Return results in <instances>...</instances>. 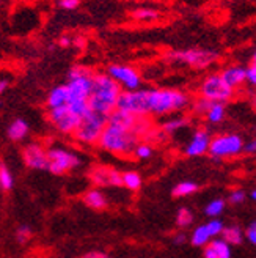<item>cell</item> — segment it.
<instances>
[{
  "label": "cell",
  "mask_w": 256,
  "mask_h": 258,
  "mask_svg": "<svg viewBox=\"0 0 256 258\" xmlns=\"http://www.w3.org/2000/svg\"><path fill=\"white\" fill-rule=\"evenodd\" d=\"M146 129V117H135V115L115 109L107 117V124L98 140V145L109 153L129 156L137 147L140 136Z\"/></svg>",
  "instance_id": "1"
},
{
  "label": "cell",
  "mask_w": 256,
  "mask_h": 258,
  "mask_svg": "<svg viewBox=\"0 0 256 258\" xmlns=\"http://www.w3.org/2000/svg\"><path fill=\"white\" fill-rule=\"evenodd\" d=\"M120 93H121V87L107 73L93 74L92 93H90L87 101L90 110L109 117L117 109Z\"/></svg>",
  "instance_id": "2"
},
{
  "label": "cell",
  "mask_w": 256,
  "mask_h": 258,
  "mask_svg": "<svg viewBox=\"0 0 256 258\" xmlns=\"http://www.w3.org/2000/svg\"><path fill=\"white\" fill-rule=\"evenodd\" d=\"M192 99L186 92L175 88H146L148 115H167L189 109Z\"/></svg>",
  "instance_id": "3"
},
{
  "label": "cell",
  "mask_w": 256,
  "mask_h": 258,
  "mask_svg": "<svg viewBox=\"0 0 256 258\" xmlns=\"http://www.w3.org/2000/svg\"><path fill=\"white\" fill-rule=\"evenodd\" d=\"M106 124H107L106 115L88 110L83 117H80L72 136L75 140L80 142V144H83V145H96L102 131H104Z\"/></svg>",
  "instance_id": "4"
},
{
  "label": "cell",
  "mask_w": 256,
  "mask_h": 258,
  "mask_svg": "<svg viewBox=\"0 0 256 258\" xmlns=\"http://www.w3.org/2000/svg\"><path fill=\"white\" fill-rule=\"evenodd\" d=\"M167 58L181 63L190 68L197 70H204L209 68L211 64H214L219 60V52L211 49H201V47H190V49H179V50H172L167 54Z\"/></svg>",
  "instance_id": "5"
},
{
  "label": "cell",
  "mask_w": 256,
  "mask_h": 258,
  "mask_svg": "<svg viewBox=\"0 0 256 258\" xmlns=\"http://www.w3.org/2000/svg\"><path fill=\"white\" fill-rule=\"evenodd\" d=\"M93 71L88 67L77 64L69 70L68 77L69 81L66 84L68 88V102L74 101H88V96L92 93V84H93Z\"/></svg>",
  "instance_id": "6"
},
{
  "label": "cell",
  "mask_w": 256,
  "mask_h": 258,
  "mask_svg": "<svg viewBox=\"0 0 256 258\" xmlns=\"http://www.w3.org/2000/svg\"><path fill=\"white\" fill-rule=\"evenodd\" d=\"M200 96L209 99L212 102H229L236 96V90L229 87L219 73H212L206 76L200 84Z\"/></svg>",
  "instance_id": "7"
},
{
  "label": "cell",
  "mask_w": 256,
  "mask_h": 258,
  "mask_svg": "<svg viewBox=\"0 0 256 258\" xmlns=\"http://www.w3.org/2000/svg\"><path fill=\"white\" fill-rule=\"evenodd\" d=\"M242 147H244V139L239 134H220L211 137L208 153L214 159H228L239 156Z\"/></svg>",
  "instance_id": "8"
},
{
  "label": "cell",
  "mask_w": 256,
  "mask_h": 258,
  "mask_svg": "<svg viewBox=\"0 0 256 258\" xmlns=\"http://www.w3.org/2000/svg\"><path fill=\"white\" fill-rule=\"evenodd\" d=\"M47 159H49L47 172L54 175L68 173L69 170L80 165V158L77 154H74L66 148H58V147L47 150Z\"/></svg>",
  "instance_id": "9"
},
{
  "label": "cell",
  "mask_w": 256,
  "mask_h": 258,
  "mask_svg": "<svg viewBox=\"0 0 256 258\" xmlns=\"http://www.w3.org/2000/svg\"><path fill=\"white\" fill-rule=\"evenodd\" d=\"M117 109L127 112L135 117H148V107H146V88L142 90H132V92H126L121 90L118 96Z\"/></svg>",
  "instance_id": "10"
},
{
  "label": "cell",
  "mask_w": 256,
  "mask_h": 258,
  "mask_svg": "<svg viewBox=\"0 0 256 258\" xmlns=\"http://www.w3.org/2000/svg\"><path fill=\"white\" fill-rule=\"evenodd\" d=\"M107 74L121 87V90H126V92L142 88V82H143L142 74L134 67H131V64H121V63L110 64Z\"/></svg>",
  "instance_id": "11"
},
{
  "label": "cell",
  "mask_w": 256,
  "mask_h": 258,
  "mask_svg": "<svg viewBox=\"0 0 256 258\" xmlns=\"http://www.w3.org/2000/svg\"><path fill=\"white\" fill-rule=\"evenodd\" d=\"M49 121L52 123V126L57 129L61 134H72L75 126H77L80 117L75 115L68 104L60 106V107H54L49 109Z\"/></svg>",
  "instance_id": "12"
},
{
  "label": "cell",
  "mask_w": 256,
  "mask_h": 258,
  "mask_svg": "<svg viewBox=\"0 0 256 258\" xmlns=\"http://www.w3.org/2000/svg\"><path fill=\"white\" fill-rule=\"evenodd\" d=\"M22 158L25 165L29 169L33 170H47L49 159H47V150L40 145V144H30L24 148L22 151Z\"/></svg>",
  "instance_id": "13"
},
{
  "label": "cell",
  "mask_w": 256,
  "mask_h": 258,
  "mask_svg": "<svg viewBox=\"0 0 256 258\" xmlns=\"http://www.w3.org/2000/svg\"><path fill=\"white\" fill-rule=\"evenodd\" d=\"M209 144H211V136L206 129H198V131L194 133L192 139L189 140V144L186 147V154L190 158H197V156H203L206 154L209 150Z\"/></svg>",
  "instance_id": "14"
},
{
  "label": "cell",
  "mask_w": 256,
  "mask_h": 258,
  "mask_svg": "<svg viewBox=\"0 0 256 258\" xmlns=\"http://www.w3.org/2000/svg\"><path fill=\"white\" fill-rule=\"evenodd\" d=\"M222 79L234 90H239L245 84V68L240 64H229V67L223 68L222 73H219Z\"/></svg>",
  "instance_id": "15"
},
{
  "label": "cell",
  "mask_w": 256,
  "mask_h": 258,
  "mask_svg": "<svg viewBox=\"0 0 256 258\" xmlns=\"http://www.w3.org/2000/svg\"><path fill=\"white\" fill-rule=\"evenodd\" d=\"M46 104L49 109H54V107H60V106H65L68 104V88L66 84L63 85H57L49 92L47 99H46Z\"/></svg>",
  "instance_id": "16"
},
{
  "label": "cell",
  "mask_w": 256,
  "mask_h": 258,
  "mask_svg": "<svg viewBox=\"0 0 256 258\" xmlns=\"http://www.w3.org/2000/svg\"><path fill=\"white\" fill-rule=\"evenodd\" d=\"M29 131H30L29 123L25 121V120H22V118H16L15 121H11V123H10L7 133H8V137H10L11 140L21 142V140H24L25 137H27Z\"/></svg>",
  "instance_id": "17"
},
{
  "label": "cell",
  "mask_w": 256,
  "mask_h": 258,
  "mask_svg": "<svg viewBox=\"0 0 256 258\" xmlns=\"http://www.w3.org/2000/svg\"><path fill=\"white\" fill-rule=\"evenodd\" d=\"M160 16L162 13L157 8H149V7H140L131 13V18L137 22H154Z\"/></svg>",
  "instance_id": "18"
},
{
  "label": "cell",
  "mask_w": 256,
  "mask_h": 258,
  "mask_svg": "<svg viewBox=\"0 0 256 258\" xmlns=\"http://www.w3.org/2000/svg\"><path fill=\"white\" fill-rule=\"evenodd\" d=\"M83 202L87 206H90V208H93V210H104L106 206H107V199L106 196L102 194L101 190L98 189H93V190H90L85 194V197H83Z\"/></svg>",
  "instance_id": "19"
},
{
  "label": "cell",
  "mask_w": 256,
  "mask_h": 258,
  "mask_svg": "<svg viewBox=\"0 0 256 258\" xmlns=\"http://www.w3.org/2000/svg\"><path fill=\"white\" fill-rule=\"evenodd\" d=\"M204 117H206V120L211 124H219L226 117V106L223 104V102H212L208 109V112L204 113Z\"/></svg>",
  "instance_id": "20"
},
{
  "label": "cell",
  "mask_w": 256,
  "mask_h": 258,
  "mask_svg": "<svg viewBox=\"0 0 256 258\" xmlns=\"http://www.w3.org/2000/svg\"><path fill=\"white\" fill-rule=\"evenodd\" d=\"M220 235H222V239L226 241L229 246H237V244H240L242 239H244V233H242L240 228L237 225L223 227Z\"/></svg>",
  "instance_id": "21"
},
{
  "label": "cell",
  "mask_w": 256,
  "mask_h": 258,
  "mask_svg": "<svg viewBox=\"0 0 256 258\" xmlns=\"http://www.w3.org/2000/svg\"><path fill=\"white\" fill-rule=\"evenodd\" d=\"M211 239L212 238H211L209 231L206 228V224L197 227L194 230V233H192V236H190V242L194 244V246H197V247H204Z\"/></svg>",
  "instance_id": "22"
},
{
  "label": "cell",
  "mask_w": 256,
  "mask_h": 258,
  "mask_svg": "<svg viewBox=\"0 0 256 258\" xmlns=\"http://www.w3.org/2000/svg\"><path fill=\"white\" fill-rule=\"evenodd\" d=\"M208 244L212 247L215 258H231V247L222 238H215V239L212 238Z\"/></svg>",
  "instance_id": "23"
},
{
  "label": "cell",
  "mask_w": 256,
  "mask_h": 258,
  "mask_svg": "<svg viewBox=\"0 0 256 258\" xmlns=\"http://www.w3.org/2000/svg\"><path fill=\"white\" fill-rule=\"evenodd\" d=\"M121 186L131 190H138L142 187V176L137 172H124L121 173Z\"/></svg>",
  "instance_id": "24"
},
{
  "label": "cell",
  "mask_w": 256,
  "mask_h": 258,
  "mask_svg": "<svg viewBox=\"0 0 256 258\" xmlns=\"http://www.w3.org/2000/svg\"><path fill=\"white\" fill-rule=\"evenodd\" d=\"M189 124V118L186 117H175V118H170L167 120L163 124H162V129L165 134H175L178 133L179 129H183Z\"/></svg>",
  "instance_id": "25"
},
{
  "label": "cell",
  "mask_w": 256,
  "mask_h": 258,
  "mask_svg": "<svg viewBox=\"0 0 256 258\" xmlns=\"http://www.w3.org/2000/svg\"><path fill=\"white\" fill-rule=\"evenodd\" d=\"M110 172L112 169H107V167H96L92 172L93 183L98 186H110Z\"/></svg>",
  "instance_id": "26"
},
{
  "label": "cell",
  "mask_w": 256,
  "mask_h": 258,
  "mask_svg": "<svg viewBox=\"0 0 256 258\" xmlns=\"http://www.w3.org/2000/svg\"><path fill=\"white\" fill-rule=\"evenodd\" d=\"M198 190V184L194 183V181H183L175 186L173 189V196L175 197H187V196H192V194H195Z\"/></svg>",
  "instance_id": "27"
},
{
  "label": "cell",
  "mask_w": 256,
  "mask_h": 258,
  "mask_svg": "<svg viewBox=\"0 0 256 258\" xmlns=\"http://www.w3.org/2000/svg\"><path fill=\"white\" fill-rule=\"evenodd\" d=\"M15 186V178H13L8 167L0 162V189L2 190H11Z\"/></svg>",
  "instance_id": "28"
},
{
  "label": "cell",
  "mask_w": 256,
  "mask_h": 258,
  "mask_svg": "<svg viewBox=\"0 0 256 258\" xmlns=\"http://www.w3.org/2000/svg\"><path fill=\"white\" fill-rule=\"evenodd\" d=\"M192 222H194V214H192V211L189 208H181V210L178 211V214H176V224H178V227L186 228Z\"/></svg>",
  "instance_id": "29"
},
{
  "label": "cell",
  "mask_w": 256,
  "mask_h": 258,
  "mask_svg": "<svg viewBox=\"0 0 256 258\" xmlns=\"http://www.w3.org/2000/svg\"><path fill=\"white\" fill-rule=\"evenodd\" d=\"M223 210H225V200L215 199L211 203H208V206H206V214L214 219L217 216H220L223 213Z\"/></svg>",
  "instance_id": "30"
},
{
  "label": "cell",
  "mask_w": 256,
  "mask_h": 258,
  "mask_svg": "<svg viewBox=\"0 0 256 258\" xmlns=\"http://www.w3.org/2000/svg\"><path fill=\"white\" fill-rule=\"evenodd\" d=\"M132 154L137 159H149L152 156V147L149 144H137V147L134 148Z\"/></svg>",
  "instance_id": "31"
},
{
  "label": "cell",
  "mask_w": 256,
  "mask_h": 258,
  "mask_svg": "<svg viewBox=\"0 0 256 258\" xmlns=\"http://www.w3.org/2000/svg\"><path fill=\"white\" fill-rule=\"evenodd\" d=\"M212 104V101H209V99H204V98H197L194 102L190 104V107H192V110H194L197 115H204L208 112V109H209V106Z\"/></svg>",
  "instance_id": "32"
},
{
  "label": "cell",
  "mask_w": 256,
  "mask_h": 258,
  "mask_svg": "<svg viewBox=\"0 0 256 258\" xmlns=\"http://www.w3.org/2000/svg\"><path fill=\"white\" fill-rule=\"evenodd\" d=\"M245 84H248L250 87L254 88L256 84V64H254V54L248 63V67L245 68Z\"/></svg>",
  "instance_id": "33"
},
{
  "label": "cell",
  "mask_w": 256,
  "mask_h": 258,
  "mask_svg": "<svg viewBox=\"0 0 256 258\" xmlns=\"http://www.w3.org/2000/svg\"><path fill=\"white\" fill-rule=\"evenodd\" d=\"M223 222L222 221H219L217 217H214L211 222H208L206 224V228H208V231H209V235H211V238H217L220 233H222V230H223Z\"/></svg>",
  "instance_id": "34"
},
{
  "label": "cell",
  "mask_w": 256,
  "mask_h": 258,
  "mask_svg": "<svg viewBox=\"0 0 256 258\" xmlns=\"http://www.w3.org/2000/svg\"><path fill=\"white\" fill-rule=\"evenodd\" d=\"M245 197H247V194L244 190L236 189V190H233L231 194H229L228 200H229V203H233V205H240V203H244Z\"/></svg>",
  "instance_id": "35"
},
{
  "label": "cell",
  "mask_w": 256,
  "mask_h": 258,
  "mask_svg": "<svg viewBox=\"0 0 256 258\" xmlns=\"http://www.w3.org/2000/svg\"><path fill=\"white\" fill-rule=\"evenodd\" d=\"M16 236H18V241H19V242H25L27 239H30V236H32V230H30V227H27V225H21V227L18 228V231H16Z\"/></svg>",
  "instance_id": "36"
},
{
  "label": "cell",
  "mask_w": 256,
  "mask_h": 258,
  "mask_svg": "<svg viewBox=\"0 0 256 258\" xmlns=\"http://www.w3.org/2000/svg\"><path fill=\"white\" fill-rule=\"evenodd\" d=\"M58 8L66 10V11H72L80 5V0H58L57 2Z\"/></svg>",
  "instance_id": "37"
},
{
  "label": "cell",
  "mask_w": 256,
  "mask_h": 258,
  "mask_svg": "<svg viewBox=\"0 0 256 258\" xmlns=\"http://www.w3.org/2000/svg\"><path fill=\"white\" fill-rule=\"evenodd\" d=\"M245 236H247V239H248L251 244H256V222H251V224L247 227Z\"/></svg>",
  "instance_id": "38"
},
{
  "label": "cell",
  "mask_w": 256,
  "mask_h": 258,
  "mask_svg": "<svg viewBox=\"0 0 256 258\" xmlns=\"http://www.w3.org/2000/svg\"><path fill=\"white\" fill-rule=\"evenodd\" d=\"M256 151V142L254 140H248V142H244V147H242V153H245V154H254Z\"/></svg>",
  "instance_id": "39"
},
{
  "label": "cell",
  "mask_w": 256,
  "mask_h": 258,
  "mask_svg": "<svg viewBox=\"0 0 256 258\" xmlns=\"http://www.w3.org/2000/svg\"><path fill=\"white\" fill-rule=\"evenodd\" d=\"M110 186H121V173L118 170L110 172Z\"/></svg>",
  "instance_id": "40"
},
{
  "label": "cell",
  "mask_w": 256,
  "mask_h": 258,
  "mask_svg": "<svg viewBox=\"0 0 256 258\" xmlns=\"http://www.w3.org/2000/svg\"><path fill=\"white\" fill-rule=\"evenodd\" d=\"M72 43H74V38H71L69 35H61V36L58 38V44H60L61 47H71Z\"/></svg>",
  "instance_id": "41"
},
{
  "label": "cell",
  "mask_w": 256,
  "mask_h": 258,
  "mask_svg": "<svg viewBox=\"0 0 256 258\" xmlns=\"http://www.w3.org/2000/svg\"><path fill=\"white\" fill-rule=\"evenodd\" d=\"M83 258H110L106 253H101V252H90L87 255H83Z\"/></svg>",
  "instance_id": "42"
},
{
  "label": "cell",
  "mask_w": 256,
  "mask_h": 258,
  "mask_svg": "<svg viewBox=\"0 0 256 258\" xmlns=\"http://www.w3.org/2000/svg\"><path fill=\"white\" fill-rule=\"evenodd\" d=\"M8 88H10V81L5 79V77H4V79H0V95L5 93Z\"/></svg>",
  "instance_id": "43"
},
{
  "label": "cell",
  "mask_w": 256,
  "mask_h": 258,
  "mask_svg": "<svg viewBox=\"0 0 256 258\" xmlns=\"http://www.w3.org/2000/svg\"><path fill=\"white\" fill-rule=\"evenodd\" d=\"M173 241H175V244H184L187 241V236L184 233H178Z\"/></svg>",
  "instance_id": "44"
},
{
  "label": "cell",
  "mask_w": 256,
  "mask_h": 258,
  "mask_svg": "<svg viewBox=\"0 0 256 258\" xmlns=\"http://www.w3.org/2000/svg\"><path fill=\"white\" fill-rule=\"evenodd\" d=\"M250 199H253V200L256 199V190H254V189H253V190L250 192Z\"/></svg>",
  "instance_id": "45"
}]
</instances>
